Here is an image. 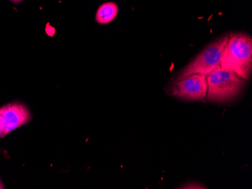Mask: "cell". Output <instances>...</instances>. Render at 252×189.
Wrapping results in <instances>:
<instances>
[{
	"label": "cell",
	"mask_w": 252,
	"mask_h": 189,
	"mask_svg": "<svg viewBox=\"0 0 252 189\" xmlns=\"http://www.w3.org/2000/svg\"><path fill=\"white\" fill-rule=\"evenodd\" d=\"M11 2H15V3H18V2H22L24 0H11Z\"/></svg>",
	"instance_id": "obj_8"
},
{
	"label": "cell",
	"mask_w": 252,
	"mask_h": 189,
	"mask_svg": "<svg viewBox=\"0 0 252 189\" xmlns=\"http://www.w3.org/2000/svg\"><path fill=\"white\" fill-rule=\"evenodd\" d=\"M0 189H4V186L1 184V182H0Z\"/></svg>",
	"instance_id": "obj_9"
},
{
	"label": "cell",
	"mask_w": 252,
	"mask_h": 189,
	"mask_svg": "<svg viewBox=\"0 0 252 189\" xmlns=\"http://www.w3.org/2000/svg\"><path fill=\"white\" fill-rule=\"evenodd\" d=\"M220 68L233 72L248 81L252 70V39L245 33L229 36L222 54Z\"/></svg>",
	"instance_id": "obj_1"
},
{
	"label": "cell",
	"mask_w": 252,
	"mask_h": 189,
	"mask_svg": "<svg viewBox=\"0 0 252 189\" xmlns=\"http://www.w3.org/2000/svg\"><path fill=\"white\" fill-rule=\"evenodd\" d=\"M0 115L3 121L5 133L3 137L17 128H21L31 121V114L26 106L13 102L0 107Z\"/></svg>",
	"instance_id": "obj_5"
},
{
	"label": "cell",
	"mask_w": 252,
	"mask_h": 189,
	"mask_svg": "<svg viewBox=\"0 0 252 189\" xmlns=\"http://www.w3.org/2000/svg\"><path fill=\"white\" fill-rule=\"evenodd\" d=\"M169 91L171 96L185 101H205L208 91L206 76L191 74L175 80Z\"/></svg>",
	"instance_id": "obj_4"
},
{
	"label": "cell",
	"mask_w": 252,
	"mask_h": 189,
	"mask_svg": "<svg viewBox=\"0 0 252 189\" xmlns=\"http://www.w3.org/2000/svg\"><path fill=\"white\" fill-rule=\"evenodd\" d=\"M4 133H5V128H4L3 121L2 118L0 115V137H3Z\"/></svg>",
	"instance_id": "obj_7"
},
{
	"label": "cell",
	"mask_w": 252,
	"mask_h": 189,
	"mask_svg": "<svg viewBox=\"0 0 252 189\" xmlns=\"http://www.w3.org/2000/svg\"><path fill=\"white\" fill-rule=\"evenodd\" d=\"M118 12V5L115 2L102 4L96 13V21L100 25H107L117 18Z\"/></svg>",
	"instance_id": "obj_6"
},
{
	"label": "cell",
	"mask_w": 252,
	"mask_h": 189,
	"mask_svg": "<svg viewBox=\"0 0 252 189\" xmlns=\"http://www.w3.org/2000/svg\"><path fill=\"white\" fill-rule=\"evenodd\" d=\"M230 36H224L209 44L185 68L179 73L176 80L191 74L207 76L217 69L220 68L222 54Z\"/></svg>",
	"instance_id": "obj_3"
},
{
	"label": "cell",
	"mask_w": 252,
	"mask_h": 189,
	"mask_svg": "<svg viewBox=\"0 0 252 189\" xmlns=\"http://www.w3.org/2000/svg\"><path fill=\"white\" fill-rule=\"evenodd\" d=\"M207 98L215 102H225L237 97L246 85V80L233 72L219 68L206 76Z\"/></svg>",
	"instance_id": "obj_2"
}]
</instances>
